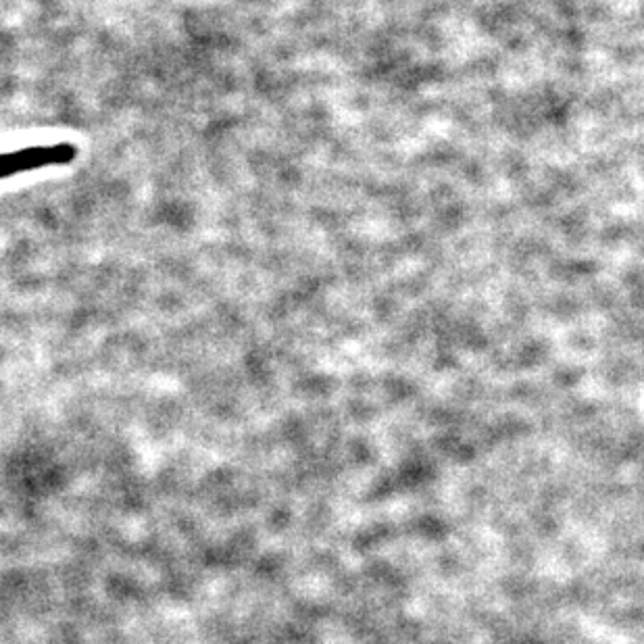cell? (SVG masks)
I'll list each match as a JSON object with an SVG mask.
<instances>
[{"label":"cell","instance_id":"obj_1","mask_svg":"<svg viewBox=\"0 0 644 644\" xmlns=\"http://www.w3.org/2000/svg\"><path fill=\"white\" fill-rule=\"evenodd\" d=\"M73 159H76V146L73 144L28 146L17 153H0V180L46 165H67Z\"/></svg>","mask_w":644,"mask_h":644}]
</instances>
